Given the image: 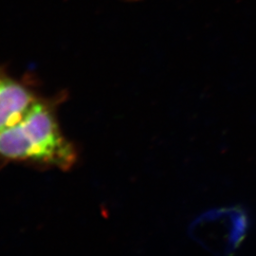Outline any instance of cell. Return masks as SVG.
<instances>
[{"mask_svg":"<svg viewBox=\"0 0 256 256\" xmlns=\"http://www.w3.org/2000/svg\"><path fill=\"white\" fill-rule=\"evenodd\" d=\"M66 98L39 97L20 119L0 132V168L30 165L39 169L68 171L78 160V151L63 134L57 110Z\"/></svg>","mask_w":256,"mask_h":256,"instance_id":"obj_1","label":"cell"},{"mask_svg":"<svg viewBox=\"0 0 256 256\" xmlns=\"http://www.w3.org/2000/svg\"><path fill=\"white\" fill-rule=\"evenodd\" d=\"M248 218L239 207L206 212L192 221L190 234L194 241L212 254H232L247 234Z\"/></svg>","mask_w":256,"mask_h":256,"instance_id":"obj_2","label":"cell"},{"mask_svg":"<svg viewBox=\"0 0 256 256\" xmlns=\"http://www.w3.org/2000/svg\"><path fill=\"white\" fill-rule=\"evenodd\" d=\"M40 96L25 80L0 66V132L16 122Z\"/></svg>","mask_w":256,"mask_h":256,"instance_id":"obj_3","label":"cell"}]
</instances>
